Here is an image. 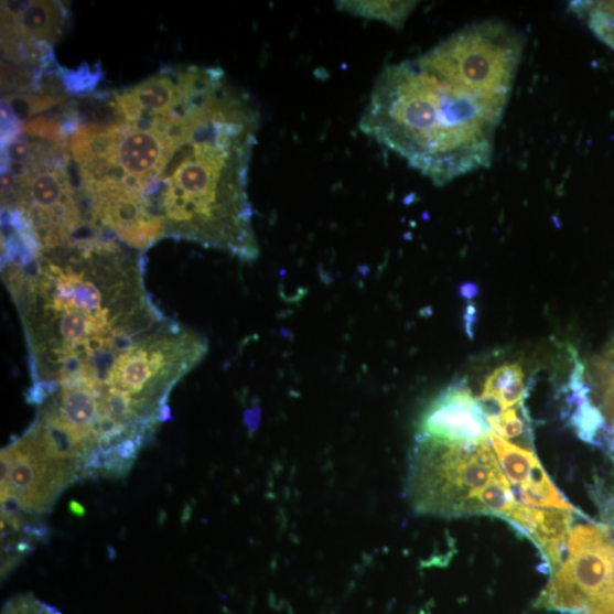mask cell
Instances as JSON below:
<instances>
[{
  "label": "cell",
  "mask_w": 614,
  "mask_h": 614,
  "mask_svg": "<svg viewBox=\"0 0 614 614\" xmlns=\"http://www.w3.org/2000/svg\"><path fill=\"white\" fill-rule=\"evenodd\" d=\"M259 126L249 97L212 68L180 114L166 162L140 201L143 238L188 240L258 260L247 184Z\"/></svg>",
  "instance_id": "6da1fadb"
},
{
  "label": "cell",
  "mask_w": 614,
  "mask_h": 614,
  "mask_svg": "<svg viewBox=\"0 0 614 614\" xmlns=\"http://www.w3.org/2000/svg\"><path fill=\"white\" fill-rule=\"evenodd\" d=\"M508 104L433 47L381 71L359 129L441 187L489 166Z\"/></svg>",
  "instance_id": "7a4b0ae2"
},
{
  "label": "cell",
  "mask_w": 614,
  "mask_h": 614,
  "mask_svg": "<svg viewBox=\"0 0 614 614\" xmlns=\"http://www.w3.org/2000/svg\"><path fill=\"white\" fill-rule=\"evenodd\" d=\"M407 491L418 514L444 518H503L516 503L488 442L465 445L418 435Z\"/></svg>",
  "instance_id": "3957f363"
},
{
  "label": "cell",
  "mask_w": 614,
  "mask_h": 614,
  "mask_svg": "<svg viewBox=\"0 0 614 614\" xmlns=\"http://www.w3.org/2000/svg\"><path fill=\"white\" fill-rule=\"evenodd\" d=\"M536 607L567 614H614V541L605 525L571 530L564 560Z\"/></svg>",
  "instance_id": "277c9868"
},
{
  "label": "cell",
  "mask_w": 614,
  "mask_h": 614,
  "mask_svg": "<svg viewBox=\"0 0 614 614\" xmlns=\"http://www.w3.org/2000/svg\"><path fill=\"white\" fill-rule=\"evenodd\" d=\"M2 493L12 494L34 520L49 513L60 494L80 476L53 461L26 431L2 451Z\"/></svg>",
  "instance_id": "5b68a950"
},
{
  "label": "cell",
  "mask_w": 614,
  "mask_h": 614,
  "mask_svg": "<svg viewBox=\"0 0 614 614\" xmlns=\"http://www.w3.org/2000/svg\"><path fill=\"white\" fill-rule=\"evenodd\" d=\"M488 416L471 389L453 384L424 409L419 435L465 445L486 443L493 433Z\"/></svg>",
  "instance_id": "8992f818"
},
{
  "label": "cell",
  "mask_w": 614,
  "mask_h": 614,
  "mask_svg": "<svg viewBox=\"0 0 614 614\" xmlns=\"http://www.w3.org/2000/svg\"><path fill=\"white\" fill-rule=\"evenodd\" d=\"M489 442L519 503L527 507L577 513L549 478L534 452L503 440L495 433H492Z\"/></svg>",
  "instance_id": "52a82bcc"
},
{
  "label": "cell",
  "mask_w": 614,
  "mask_h": 614,
  "mask_svg": "<svg viewBox=\"0 0 614 614\" xmlns=\"http://www.w3.org/2000/svg\"><path fill=\"white\" fill-rule=\"evenodd\" d=\"M503 519L508 520L534 541L543 554L551 573L562 564L572 530L571 513L536 509L516 502Z\"/></svg>",
  "instance_id": "ba28073f"
},
{
  "label": "cell",
  "mask_w": 614,
  "mask_h": 614,
  "mask_svg": "<svg viewBox=\"0 0 614 614\" xmlns=\"http://www.w3.org/2000/svg\"><path fill=\"white\" fill-rule=\"evenodd\" d=\"M64 24L65 13L56 2L2 3V39L51 45Z\"/></svg>",
  "instance_id": "9c48e42d"
},
{
  "label": "cell",
  "mask_w": 614,
  "mask_h": 614,
  "mask_svg": "<svg viewBox=\"0 0 614 614\" xmlns=\"http://www.w3.org/2000/svg\"><path fill=\"white\" fill-rule=\"evenodd\" d=\"M526 395L525 374L517 365H504L493 371L484 384L482 402L496 405L500 411L516 408Z\"/></svg>",
  "instance_id": "30bf717a"
},
{
  "label": "cell",
  "mask_w": 614,
  "mask_h": 614,
  "mask_svg": "<svg viewBox=\"0 0 614 614\" xmlns=\"http://www.w3.org/2000/svg\"><path fill=\"white\" fill-rule=\"evenodd\" d=\"M337 7L349 14L386 22L401 28L416 3L410 2H340Z\"/></svg>",
  "instance_id": "8fae6325"
},
{
  "label": "cell",
  "mask_w": 614,
  "mask_h": 614,
  "mask_svg": "<svg viewBox=\"0 0 614 614\" xmlns=\"http://www.w3.org/2000/svg\"><path fill=\"white\" fill-rule=\"evenodd\" d=\"M65 97L54 94L44 95H10L2 99V108L12 116L21 127L23 121L51 110L52 107L65 101Z\"/></svg>",
  "instance_id": "7c38bea8"
},
{
  "label": "cell",
  "mask_w": 614,
  "mask_h": 614,
  "mask_svg": "<svg viewBox=\"0 0 614 614\" xmlns=\"http://www.w3.org/2000/svg\"><path fill=\"white\" fill-rule=\"evenodd\" d=\"M488 421L493 433L507 441L520 438L526 430V422L516 408L489 414Z\"/></svg>",
  "instance_id": "4fadbf2b"
},
{
  "label": "cell",
  "mask_w": 614,
  "mask_h": 614,
  "mask_svg": "<svg viewBox=\"0 0 614 614\" xmlns=\"http://www.w3.org/2000/svg\"><path fill=\"white\" fill-rule=\"evenodd\" d=\"M100 79V68H90L84 64L77 71L62 72V82L65 89L72 94L88 93L95 88Z\"/></svg>",
  "instance_id": "5bb4252c"
},
{
  "label": "cell",
  "mask_w": 614,
  "mask_h": 614,
  "mask_svg": "<svg viewBox=\"0 0 614 614\" xmlns=\"http://www.w3.org/2000/svg\"><path fill=\"white\" fill-rule=\"evenodd\" d=\"M2 614H62V612L33 594H22L8 601Z\"/></svg>",
  "instance_id": "9a60e30c"
},
{
  "label": "cell",
  "mask_w": 614,
  "mask_h": 614,
  "mask_svg": "<svg viewBox=\"0 0 614 614\" xmlns=\"http://www.w3.org/2000/svg\"><path fill=\"white\" fill-rule=\"evenodd\" d=\"M69 510L71 513H74L76 516L79 517H83L85 515V509L77 502H71Z\"/></svg>",
  "instance_id": "2e32d148"
},
{
  "label": "cell",
  "mask_w": 614,
  "mask_h": 614,
  "mask_svg": "<svg viewBox=\"0 0 614 614\" xmlns=\"http://www.w3.org/2000/svg\"><path fill=\"white\" fill-rule=\"evenodd\" d=\"M611 449H612V451H613V453H614V443L612 444Z\"/></svg>",
  "instance_id": "e0dca14e"
}]
</instances>
